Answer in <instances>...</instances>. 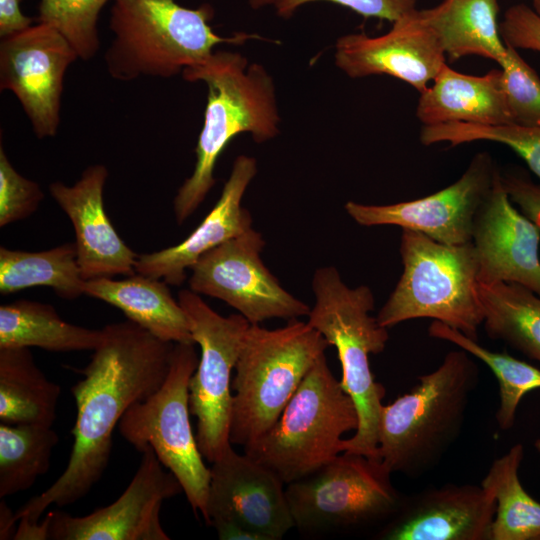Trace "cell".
Here are the masks:
<instances>
[{"mask_svg": "<svg viewBox=\"0 0 540 540\" xmlns=\"http://www.w3.org/2000/svg\"><path fill=\"white\" fill-rule=\"evenodd\" d=\"M103 337L81 370L71 392L77 416L67 466L57 480L15 512L16 521H39L55 504L63 507L85 497L105 472L112 434L124 413L163 384L175 343L163 341L126 320L102 328Z\"/></svg>", "mask_w": 540, "mask_h": 540, "instance_id": "1", "label": "cell"}, {"mask_svg": "<svg viewBox=\"0 0 540 540\" xmlns=\"http://www.w3.org/2000/svg\"><path fill=\"white\" fill-rule=\"evenodd\" d=\"M182 76L204 82L208 94L195 167L173 201L178 224L194 213L215 185L216 162L230 141L250 133L255 142H265L278 134L280 121L272 78L261 65H248L239 53L213 51L201 63L184 69Z\"/></svg>", "mask_w": 540, "mask_h": 540, "instance_id": "2", "label": "cell"}, {"mask_svg": "<svg viewBox=\"0 0 540 540\" xmlns=\"http://www.w3.org/2000/svg\"><path fill=\"white\" fill-rule=\"evenodd\" d=\"M479 368L465 350L448 352L432 372L382 406L378 458L392 472L419 477L433 469L459 437Z\"/></svg>", "mask_w": 540, "mask_h": 540, "instance_id": "3", "label": "cell"}, {"mask_svg": "<svg viewBox=\"0 0 540 540\" xmlns=\"http://www.w3.org/2000/svg\"><path fill=\"white\" fill-rule=\"evenodd\" d=\"M312 290L315 302L307 323L336 348L342 369L340 382L359 419L355 433L342 440V451L379 459L378 425L386 391L375 381L369 356L385 349L388 328L371 315L375 306L372 290L367 285L347 286L335 267L318 268Z\"/></svg>", "mask_w": 540, "mask_h": 540, "instance_id": "4", "label": "cell"}, {"mask_svg": "<svg viewBox=\"0 0 540 540\" xmlns=\"http://www.w3.org/2000/svg\"><path fill=\"white\" fill-rule=\"evenodd\" d=\"M109 28L113 40L104 60L119 81L140 77L170 78L197 65L222 43L242 44L259 36L237 33L221 37L209 21V4L186 8L175 0H113Z\"/></svg>", "mask_w": 540, "mask_h": 540, "instance_id": "5", "label": "cell"}, {"mask_svg": "<svg viewBox=\"0 0 540 540\" xmlns=\"http://www.w3.org/2000/svg\"><path fill=\"white\" fill-rule=\"evenodd\" d=\"M329 343L307 322L277 329L250 324L235 366L230 442L246 447L261 438Z\"/></svg>", "mask_w": 540, "mask_h": 540, "instance_id": "6", "label": "cell"}, {"mask_svg": "<svg viewBox=\"0 0 540 540\" xmlns=\"http://www.w3.org/2000/svg\"><path fill=\"white\" fill-rule=\"evenodd\" d=\"M399 252L403 272L376 316L379 323L389 329L427 318L478 341L483 309L473 243L446 245L402 229Z\"/></svg>", "mask_w": 540, "mask_h": 540, "instance_id": "7", "label": "cell"}, {"mask_svg": "<svg viewBox=\"0 0 540 540\" xmlns=\"http://www.w3.org/2000/svg\"><path fill=\"white\" fill-rule=\"evenodd\" d=\"M351 397L332 374L325 353L307 373L275 424L244 453L286 485L342 453V436L358 427Z\"/></svg>", "mask_w": 540, "mask_h": 540, "instance_id": "8", "label": "cell"}, {"mask_svg": "<svg viewBox=\"0 0 540 540\" xmlns=\"http://www.w3.org/2000/svg\"><path fill=\"white\" fill-rule=\"evenodd\" d=\"M194 344H174L163 384L128 408L118 429L137 451L152 447L181 484L194 513L206 521L210 468L204 464L190 423L189 382L199 362Z\"/></svg>", "mask_w": 540, "mask_h": 540, "instance_id": "9", "label": "cell"}, {"mask_svg": "<svg viewBox=\"0 0 540 540\" xmlns=\"http://www.w3.org/2000/svg\"><path fill=\"white\" fill-rule=\"evenodd\" d=\"M391 474L379 459L340 453L311 474L286 484L294 527L320 534L390 519L402 501Z\"/></svg>", "mask_w": 540, "mask_h": 540, "instance_id": "10", "label": "cell"}, {"mask_svg": "<svg viewBox=\"0 0 540 540\" xmlns=\"http://www.w3.org/2000/svg\"><path fill=\"white\" fill-rule=\"evenodd\" d=\"M178 301L201 350L189 382V408L197 419L198 448L213 463L231 447V374L250 322L241 314H218L190 289L181 290Z\"/></svg>", "mask_w": 540, "mask_h": 540, "instance_id": "11", "label": "cell"}, {"mask_svg": "<svg viewBox=\"0 0 540 540\" xmlns=\"http://www.w3.org/2000/svg\"><path fill=\"white\" fill-rule=\"evenodd\" d=\"M265 241L253 228L203 254L190 268V290L224 301L250 324L308 316L303 301L286 291L261 259Z\"/></svg>", "mask_w": 540, "mask_h": 540, "instance_id": "12", "label": "cell"}, {"mask_svg": "<svg viewBox=\"0 0 540 540\" xmlns=\"http://www.w3.org/2000/svg\"><path fill=\"white\" fill-rule=\"evenodd\" d=\"M487 152L477 153L451 185L431 195L389 205L348 201L344 208L359 225H395L446 245L472 242L474 222L499 173Z\"/></svg>", "mask_w": 540, "mask_h": 540, "instance_id": "13", "label": "cell"}, {"mask_svg": "<svg viewBox=\"0 0 540 540\" xmlns=\"http://www.w3.org/2000/svg\"><path fill=\"white\" fill-rule=\"evenodd\" d=\"M77 59L69 41L45 23L1 38L0 89L14 93L39 139L58 131L65 72Z\"/></svg>", "mask_w": 540, "mask_h": 540, "instance_id": "14", "label": "cell"}, {"mask_svg": "<svg viewBox=\"0 0 540 540\" xmlns=\"http://www.w3.org/2000/svg\"><path fill=\"white\" fill-rule=\"evenodd\" d=\"M141 453L135 475L113 503L82 517L48 513V539L169 540L160 522V508L183 489L173 473L164 470L152 447Z\"/></svg>", "mask_w": 540, "mask_h": 540, "instance_id": "15", "label": "cell"}, {"mask_svg": "<svg viewBox=\"0 0 540 540\" xmlns=\"http://www.w3.org/2000/svg\"><path fill=\"white\" fill-rule=\"evenodd\" d=\"M211 464L207 524H237L264 540H280L294 527L285 484L271 470L232 446Z\"/></svg>", "mask_w": 540, "mask_h": 540, "instance_id": "16", "label": "cell"}, {"mask_svg": "<svg viewBox=\"0 0 540 540\" xmlns=\"http://www.w3.org/2000/svg\"><path fill=\"white\" fill-rule=\"evenodd\" d=\"M335 63L351 78L388 75L422 93L446 64V56L421 10L416 9L393 22L383 35L341 36L335 46Z\"/></svg>", "mask_w": 540, "mask_h": 540, "instance_id": "17", "label": "cell"}, {"mask_svg": "<svg viewBox=\"0 0 540 540\" xmlns=\"http://www.w3.org/2000/svg\"><path fill=\"white\" fill-rule=\"evenodd\" d=\"M472 243L478 283H518L540 296V228L514 206L501 171L477 212Z\"/></svg>", "mask_w": 540, "mask_h": 540, "instance_id": "18", "label": "cell"}, {"mask_svg": "<svg viewBox=\"0 0 540 540\" xmlns=\"http://www.w3.org/2000/svg\"><path fill=\"white\" fill-rule=\"evenodd\" d=\"M495 509L493 493L481 484H446L402 498L376 538L490 540Z\"/></svg>", "mask_w": 540, "mask_h": 540, "instance_id": "19", "label": "cell"}, {"mask_svg": "<svg viewBox=\"0 0 540 540\" xmlns=\"http://www.w3.org/2000/svg\"><path fill=\"white\" fill-rule=\"evenodd\" d=\"M108 170L102 164L88 166L72 186L60 181L49 192L70 219L81 275L85 281L136 273L135 253L118 235L103 202Z\"/></svg>", "mask_w": 540, "mask_h": 540, "instance_id": "20", "label": "cell"}, {"mask_svg": "<svg viewBox=\"0 0 540 540\" xmlns=\"http://www.w3.org/2000/svg\"><path fill=\"white\" fill-rule=\"evenodd\" d=\"M256 172L253 157L238 156L218 201L203 221L179 244L138 254L136 273L179 286L186 279V270L203 254L251 229L252 217L242 199Z\"/></svg>", "mask_w": 540, "mask_h": 540, "instance_id": "21", "label": "cell"}, {"mask_svg": "<svg viewBox=\"0 0 540 540\" xmlns=\"http://www.w3.org/2000/svg\"><path fill=\"white\" fill-rule=\"evenodd\" d=\"M416 116L423 125L512 123L501 69L474 76L457 72L446 63L432 84L420 93Z\"/></svg>", "mask_w": 540, "mask_h": 540, "instance_id": "22", "label": "cell"}, {"mask_svg": "<svg viewBox=\"0 0 540 540\" xmlns=\"http://www.w3.org/2000/svg\"><path fill=\"white\" fill-rule=\"evenodd\" d=\"M84 295L121 310L128 320L171 343H194L186 313L165 281L135 273L85 281Z\"/></svg>", "mask_w": 540, "mask_h": 540, "instance_id": "23", "label": "cell"}, {"mask_svg": "<svg viewBox=\"0 0 540 540\" xmlns=\"http://www.w3.org/2000/svg\"><path fill=\"white\" fill-rule=\"evenodd\" d=\"M450 61L476 55L500 64L507 54L498 23V0H443L421 10Z\"/></svg>", "mask_w": 540, "mask_h": 540, "instance_id": "24", "label": "cell"}, {"mask_svg": "<svg viewBox=\"0 0 540 540\" xmlns=\"http://www.w3.org/2000/svg\"><path fill=\"white\" fill-rule=\"evenodd\" d=\"M102 337V329L66 322L46 303L21 299L0 306V348L93 351Z\"/></svg>", "mask_w": 540, "mask_h": 540, "instance_id": "25", "label": "cell"}, {"mask_svg": "<svg viewBox=\"0 0 540 540\" xmlns=\"http://www.w3.org/2000/svg\"><path fill=\"white\" fill-rule=\"evenodd\" d=\"M60 395L29 348H0L1 423L52 426Z\"/></svg>", "mask_w": 540, "mask_h": 540, "instance_id": "26", "label": "cell"}, {"mask_svg": "<svg viewBox=\"0 0 540 540\" xmlns=\"http://www.w3.org/2000/svg\"><path fill=\"white\" fill-rule=\"evenodd\" d=\"M487 336L540 363V296L513 282L477 285Z\"/></svg>", "mask_w": 540, "mask_h": 540, "instance_id": "27", "label": "cell"}, {"mask_svg": "<svg viewBox=\"0 0 540 540\" xmlns=\"http://www.w3.org/2000/svg\"><path fill=\"white\" fill-rule=\"evenodd\" d=\"M85 280L77 259L75 243L69 242L39 252L0 247V293L44 286L66 300L84 295Z\"/></svg>", "mask_w": 540, "mask_h": 540, "instance_id": "28", "label": "cell"}, {"mask_svg": "<svg viewBox=\"0 0 540 540\" xmlns=\"http://www.w3.org/2000/svg\"><path fill=\"white\" fill-rule=\"evenodd\" d=\"M523 455V445H513L492 462L481 482L496 503L490 540H540V502L527 493L519 478Z\"/></svg>", "mask_w": 540, "mask_h": 540, "instance_id": "29", "label": "cell"}, {"mask_svg": "<svg viewBox=\"0 0 540 540\" xmlns=\"http://www.w3.org/2000/svg\"><path fill=\"white\" fill-rule=\"evenodd\" d=\"M59 436L52 426L0 425V498L29 489L49 467Z\"/></svg>", "mask_w": 540, "mask_h": 540, "instance_id": "30", "label": "cell"}, {"mask_svg": "<svg viewBox=\"0 0 540 540\" xmlns=\"http://www.w3.org/2000/svg\"><path fill=\"white\" fill-rule=\"evenodd\" d=\"M429 336L454 344L483 362L494 374L499 386V406L495 414L502 430L513 427L517 408L525 394L540 388V368L504 352L491 351L462 332L439 321L428 328Z\"/></svg>", "mask_w": 540, "mask_h": 540, "instance_id": "31", "label": "cell"}, {"mask_svg": "<svg viewBox=\"0 0 540 540\" xmlns=\"http://www.w3.org/2000/svg\"><path fill=\"white\" fill-rule=\"evenodd\" d=\"M39 1L37 22L58 30L73 46L80 59H92L100 47L97 27L99 14L110 0Z\"/></svg>", "mask_w": 540, "mask_h": 540, "instance_id": "32", "label": "cell"}, {"mask_svg": "<svg viewBox=\"0 0 540 540\" xmlns=\"http://www.w3.org/2000/svg\"><path fill=\"white\" fill-rule=\"evenodd\" d=\"M503 90L512 124L540 126V78L533 68L507 45V54L499 64Z\"/></svg>", "mask_w": 540, "mask_h": 540, "instance_id": "33", "label": "cell"}, {"mask_svg": "<svg viewBox=\"0 0 540 540\" xmlns=\"http://www.w3.org/2000/svg\"><path fill=\"white\" fill-rule=\"evenodd\" d=\"M43 199L44 193L39 184L18 173L1 146L0 227L29 217Z\"/></svg>", "mask_w": 540, "mask_h": 540, "instance_id": "34", "label": "cell"}, {"mask_svg": "<svg viewBox=\"0 0 540 540\" xmlns=\"http://www.w3.org/2000/svg\"><path fill=\"white\" fill-rule=\"evenodd\" d=\"M466 137L470 142L491 141L506 145L517 153L529 169L540 178V126L469 125Z\"/></svg>", "mask_w": 540, "mask_h": 540, "instance_id": "35", "label": "cell"}, {"mask_svg": "<svg viewBox=\"0 0 540 540\" xmlns=\"http://www.w3.org/2000/svg\"><path fill=\"white\" fill-rule=\"evenodd\" d=\"M328 1L351 9L365 18L375 17L391 23L416 10L417 0H249L253 9L272 7L282 18H290L302 5Z\"/></svg>", "mask_w": 540, "mask_h": 540, "instance_id": "36", "label": "cell"}, {"mask_svg": "<svg viewBox=\"0 0 540 540\" xmlns=\"http://www.w3.org/2000/svg\"><path fill=\"white\" fill-rule=\"evenodd\" d=\"M499 26L506 45L540 52V17L532 8L525 4L509 7Z\"/></svg>", "mask_w": 540, "mask_h": 540, "instance_id": "37", "label": "cell"}, {"mask_svg": "<svg viewBox=\"0 0 540 540\" xmlns=\"http://www.w3.org/2000/svg\"><path fill=\"white\" fill-rule=\"evenodd\" d=\"M501 179L510 200L540 228V183L519 168L501 172Z\"/></svg>", "mask_w": 540, "mask_h": 540, "instance_id": "38", "label": "cell"}, {"mask_svg": "<svg viewBox=\"0 0 540 540\" xmlns=\"http://www.w3.org/2000/svg\"><path fill=\"white\" fill-rule=\"evenodd\" d=\"M21 0H0V37L5 38L32 26L33 19L23 14Z\"/></svg>", "mask_w": 540, "mask_h": 540, "instance_id": "39", "label": "cell"}, {"mask_svg": "<svg viewBox=\"0 0 540 540\" xmlns=\"http://www.w3.org/2000/svg\"><path fill=\"white\" fill-rule=\"evenodd\" d=\"M16 522L15 512H12L5 501L0 503V539H13V526Z\"/></svg>", "mask_w": 540, "mask_h": 540, "instance_id": "40", "label": "cell"}, {"mask_svg": "<svg viewBox=\"0 0 540 540\" xmlns=\"http://www.w3.org/2000/svg\"><path fill=\"white\" fill-rule=\"evenodd\" d=\"M533 5V10L540 17V0H531Z\"/></svg>", "mask_w": 540, "mask_h": 540, "instance_id": "41", "label": "cell"}, {"mask_svg": "<svg viewBox=\"0 0 540 540\" xmlns=\"http://www.w3.org/2000/svg\"><path fill=\"white\" fill-rule=\"evenodd\" d=\"M534 446H535V449L537 450V452L540 455V438L535 440Z\"/></svg>", "mask_w": 540, "mask_h": 540, "instance_id": "42", "label": "cell"}]
</instances>
